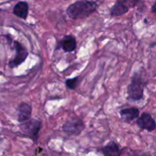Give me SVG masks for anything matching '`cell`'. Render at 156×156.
<instances>
[{"instance_id":"4fadbf2b","label":"cell","mask_w":156,"mask_h":156,"mask_svg":"<svg viewBox=\"0 0 156 156\" xmlns=\"http://www.w3.org/2000/svg\"><path fill=\"white\" fill-rule=\"evenodd\" d=\"M81 82V78L79 77H75L73 79H66L65 82L66 86L70 90H75L79 86V83Z\"/></svg>"},{"instance_id":"7c38bea8","label":"cell","mask_w":156,"mask_h":156,"mask_svg":"<svg viewBox=\"0 0 156 156\" xmlns=\"http://www.w3.org/2000/svg\"><path fill=\"white\" fill-rule=\"evenodd\" d=\"M101 152L105 156H120V151L117 143L111 141L101 149Z\"/></svg>"},{"instance_id":"5b68a950","label":"cell","mask_w":156,"mask_h":156,"mask_svg":"<svg viewBox=\"0 0 156 156\" xmlns=\"http://www.w3.org/2000/svg\"><path fill=\"white\" fill-rule=\"evenodd\" d=\"M85 123L80 118L73 117L63 123L62 130L74 135H79L85 129Z\"/></svg>"},{"instance_id":"6da1fadb","label":"cell","mask_w":156,"mask_h":156,"mask_svg":"<svg viewBox=\"0 0 156 156\" xmlns=\"http://www.w3.org/2000/svg\"><path fill=\"white\" fill-rule=\"evenodd\" d=\"M97 9L98 4L96 2L79 0L68 6L66 14L72 19H82L90 16Z\"/></svg>"},{"instance_id":"30bf717a","label":"cell","mask_w":156,"mask_h":156,"mask_svg":"<svg viewBox=\"0 0 156 156\" xmlns=\"http://www.w3.org/2000/svg\"><path fill=\"white\" fill-rule=\"evenodd\" d=\"M120 115L123 121L129 123L134 119L138 118L140 115V111L136 107L124 108L120 111Z\"/></svg>"},{"instance_id":"9c48e42d","label":"cell","mask_w":156,"mask_h":156,"mask_svg":"<svg viewBox=\"0 0 156 156\" xmlns=\"http://www.w3.org/2000/svg\"><path fill=\"white\" fill-rule=\"evenodd\" d=\"M13 13L18 18L26 20L29 13L28 3L24 1H21L18 2L14 7Z\"/></svg>"},{"instance_id":"8992f818","label":"cell","mask_w":156,"mask_h":156,"mask_svg":"<svg viewBox=\"0 0 156 156\" xmlns=\"http://www.w3.org/2000/svg\"><path fill=\"white\" fill-rule=\"evenodd\" d=\"M136 124L140 129L149 132H152L156 129V122L149 113H143L137 119Z\"/></svg>"},{"instance_id":"52a82bcc","label":"cell","mask_w":156,"mask_h":156,"mask_svg":"<svg viewBox=\"0 0 156 156\" xmlns=\"http://www.w3.org/2000/svg\"><path fill=\"white\" fill-rule=\"evenodd\" d=\"M130 8L131 5L127 0H117L111 7L110 14L111 16H120L127 13Z\"/></svg>"},{"instance_id":"ba28073f","label":"cell","mask_w":156,"mask_h":156,"mask_svg":"<svg viewBox=\"0 0 156 156\" xmlns=\"http://www.w3.org/2000/svg\"><path fill=\"white\" fill-rule=\"evenodd\" d=\"M17 112H18V121L20 123H24L30 119L32 113L31 105L22 102L18 105Z\"/></svg>"},{"instance_id":"9a60e30c","label":"cell","mask_w":156,"mask_h":156,"mask_svg":"<svg viewBox=\"0 0 156 156\" xmlns=\"http://www.w3.org/2000/svg\"><path fill=\"white\" fill-rule=\"evenodd\" d=\"M151 10H152V12H153L154 14H155V15H156V0L155 1V2L153 3V5H152Z\"/></svg>"},{"instance_id":"277c9868","label":"cell","mask_w":156,"mask_h":156,"mask_svg":"<svg viewBox=\"0 0 156 156\" xmlns=\"http://www.w3.org/2000/svg\"><path fill=\"white\" fill-rule=\"evenodd\" d=\"M13 46L15 50V56L13 59H11L9 63V66L11 68H15V67L21 65L25 61L28 56V51L27 50V49L23 47L22 44H20L19 42L14 41Z\"/></svg>"},{"instance_id":"5bb4252c","label":"cell","mask_w":156,"mask_h":156,"mask_svg":"<svg viewBox=\"0 0 156 156\" xmlns=\"http://www.w3.org/2000/svg\"><path fill=\"white\" fill-rule=\"evenodd\" d=\"M128 2H129V4H130L131 5V8L133 7H135L136 5L137 2H138L139 0H127Z\"/></svg>"},{"instance_id":"8fae6325","label":"cell","mask_w":156,"mask_h":156,"mask_svg":"<svg viewBox=\"0 0 156 156\" xmlns=\"http://www.w3.org/2000/svg\"><path fill=\"white\" fill-rule=\"evenodd\" d=\"M60 46L65 52L71 53L76 49L77 43L74 37L72 35H66V36H64L63 38L61 40Z\"/></svg>"},{"instance_id":"7a4b0ae2","label":"cell","mask_w":156,"mask_h":156,"mask_svg":"<svg viewBox=\"0 0 156 156\" xmlns=\"http://www.w3.org/2000/svg\"><path fill=\"white\" fill-rule=\"evenodd\" d=\"M145 82L140 73H135L133 76L131 82L127 87L128 98L133 101H140L143 97Z\"/></svg>"},{"instance_id":"3957f363","label":"cell","mask_w":156,"mask_h":156,"mask_svg":"<svg viewBox=\"0 0 156 156\" xmlns=\"http://www.w3.org/2000/svg\"><path fill=\"white\" fill-rule=\"evenodd\" d=\"M42 127V122L37 119H31L21 123L20 125V129L21 132L27 136V137L32 140L34 143L37 142L38 138V134L40 130Z\"/></svg>"}]
</instances>
